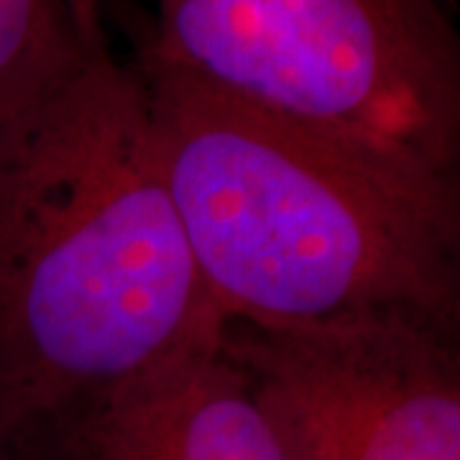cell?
<instances>
[{
	"label": "cell",
	"instance_id": "5b68a950",
	"mask_svg": "<svg viewBox=\"0 0 460 460\" xmlns=\"http://www.w3.org/2000/svg\"><path fill=\"white\" fill-rule=\"evenodd\" d=\"M223 332L72 417L84 460H292L246 374L223 350Z\"/></svg>",
	"mask_w": 460,
	"mask_h": 460
},
{
	"label": "cell",
	"instance_id": "277c9868",
	"mask_svg": "<svg viewBox=\"0 0 460 460\" xmlns=\"http://www.w3.org/2000/svg\"><path fill=\"white\" fill-rule=\"evenodd\" d=\"M453 325L399 310L228 323L223 350L292 460H460Z\"/></svg>",
	"mask_w": 460,
	"mask_h": 460
},
{
	"label": "cell",
	"instance_id": "3957f363",
	"mask_svg": "<svg viewBox=\"0 0 460 460\" xmlns=\"http://www.w3.org/2000/svg\"><path fill=\"white\" fill-rule=\"evenodd\" d=\"M138 41L256 111L458 174V36L438 0H156Z\"/></svg>",
	"mask_w": 460,
	"mask_h": 460
},
{
	"label": "cell",
	"instance_id": "8992f818",
	"mask_svg": "<svg viewBox=\"0 0 460 460\" xmlns=\"http://www.w3.org/2000/svg\"><path fill=\"white\" fill-rule=\"evenodd\" d=\"M98 3L0 0V154L72 72Z\"/></svg>",
	"mask_w": 460,
	"mask_h": 460
},
{
	"label": "cell",
	"instance_id": "52a82bcc",
	"mask_svg": "<svg viewBox=\"0 0 460 460\" xmlns=\"http://www.w3.org/2000/svg\"><path fill=\"white\" fill-rule=\"evenodd\" d=\"M44 428L0 389V460H33Z\"/></svg>",
	"mask_w": 460,
	"mask_h": 460
},
{
	"label": "cell",
	"instance_id": "6da1fadb",
	"mask_svg": "<svg viewBox=\"0 0 460 460\" xmlns=\"http://www.w3.org/2000/svg\"><path fill=\"white\" fill-rule=\"evenodd\" d=\"M100 3L80 57L0 154V389L41 425L220 335Z\"/></svg>",
	"mask_w": 460,
	"mask_h": 460
},
{
	"label": "cell",
	"instance_id": "7a4b0ae2",
	"mask_svg": "<svg viewBox=\"0 0 460 460\" xmlns=\"http://www.w3.org/2000/svg\"><path fill=\"white\" fill-rule=\"evenodd\" d=\"M133 62L199 279L228 323L399 310L456 328L458 174L256 111L141 41Z\"/></svg>",
	"mask_w": 460,
	"mask_h": 460
}]
</instances>
